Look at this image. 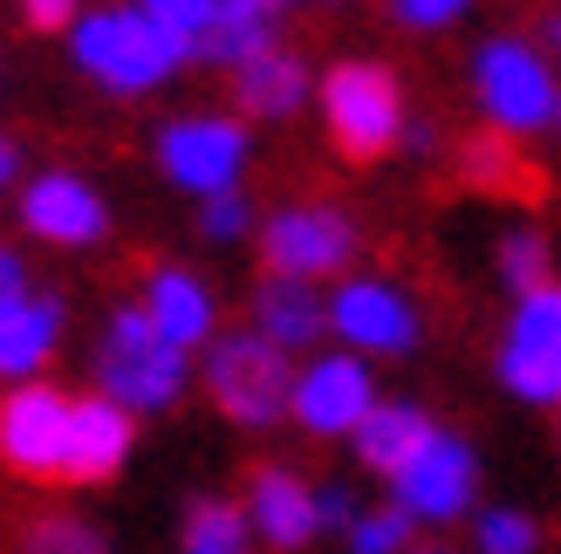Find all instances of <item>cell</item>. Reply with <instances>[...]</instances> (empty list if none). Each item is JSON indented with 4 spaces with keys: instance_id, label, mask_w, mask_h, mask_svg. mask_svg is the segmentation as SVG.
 <instances>
[{
    "instance_id": "1",
    "label": "cell",
    "mask_w": 561,
    "mask_h": 554,
    "mask_svg": "<svg viewBox=\"0 0 561 554\" xmlns=\"http://www.w3.org/2000/svg\"><path fill=\"white\" fill-rule=\"evenodd\" d=\"M185 349H172L145 322V309H117L103 322L96 343V397H110L117 411H172L185 397Z\"/></svg>"
},
{
    "instance_id": "2",
    "label": "cell",
    "mask_w": 561,
    "mask_h": 554,
    "mask_svg": "<svg viewBox=\"0 0 561 554\" xmlns=\"http://www.w3.org/2000/svg\"><path fill=\"white\" fill-rule=\"evenodd\" d=\"M199 377H206L213 411L227 425H240V431H267V425L288 418V383H295V370H288V356H280L274 343L254 336V328H227V336H213Z\"/></svg>"
},
{
    "instance_id": "3",
    "label": "cell",
    "mask_w": 561,
    "mask_h": 554,
    "mask_svg": "<svg viewBox=\"0 0 561 554\" xmlns=\"http://www.w3.org/2000/svg\"><path fill=\"white\" fill-rule=\"evenodd\" d=\"M322 124L350 164H377L404 137V82L383 62H335L322 76Z\"/></svg>"
},
{
    "instance_id": "4",
    "label": "cell",
    "mask_w": 561,
    "mask_h": 554,
    "mask_svg": "<svg viewBox=\"0 0 561 554\" xmlns=\"http://www.w3.org/2000/svg\"><path fill=\"white\" fill-rule=\"evenodd\" d=\"M390 507H398L411 528H459V520L480 513V452L459 431H432L417 459L390 480Z\"/></svg>"
},
{
    "instance_id": "5",
    "label": "cell",
    "mask_w": 561,
    "mask_h": 554,
    "mask_svg": "<svg viewBox=\"0 0 561 554\" xmlns=\"http://www.w3.org/2000/svg\"><path fill=\"white\" fill-rule=\"evenodd\" d=\"M76 62L90 69L103 90H151V82H164L179 69V42L164 35L158 21H145L137 8H110V14H90V21H76Z\"/></svg>"
},
{
    "instance_id": "6",
    "label": "cell",
    "mask_w": 561,
    "mask_h": 554,
    "mask_svg": "<svg viewBox=\"0 0 561 554\" xmlns=\"http://www.w3.org/2000/svg\"><path fill=\"white\" fill-rule=\"evenodd\" d=\"M493 377H500V391L527 411L561 404V281H541L535 295L514 301V322H507V336H500Z\"/></svg>"
},
{
    "instance_id": "7",
    "label": "cell",
    "mask_w": 561,
    "mask_h": 554,
    "mask_svg": "<svg viewBox=\"0 0 561 554\" xmlns=\"http://www.w3.org/2000/svg\"><path fill=\"white\" fill-rule=\"evenodd\" d=\"M472 82H480V103L500 137H527V130H561V82L527 42L500 35L480 48L472 62Z\"/></svg>"
},
{
    "instance_id": "8",
    "label": "cell",
    "mask_w": 561,
    "mask_h": 554,
    "mask_svg": "<svg viewBox=\"0 0 561 554\" xmlns=\"http://www.w3.org/2000/svg\"><path fill=\"white\" fill-rule=\"evenodd\" d=\"M356 219L343 206H322V199H308V206H280L267 212V227H261V261L267 274H280V281H329V274H343L356 261Z\"/></svg>"
},
{
    "instance_id": "9",
    "label": "cell",
    "mask_w": 561,
    "mask_h": 554,
    "mask_svg": "<svg viewBox=\"0 0 561 554\" xmlns=\"http://www.w3.org/2000/svg\"><path fill=\"white\" fill-rule=\"evenodd\" d=\"M329 301V328H335V343H343L350 356H411L417 336H425V315H417V301L398 288V281H383V274H350V281H335Z\"/></svg>"
},
{
    "instance_id": "10",
    "label": "cell",
    "mask_w": 561,
    "mask_h": 554,
    "mask_svg": "<svg viewBox=\"0 0 561 554\" xmlns=\"http://www.w3.org/2000/svg\"><path fill=\"white\" fill-rule=\"evenodd\" d=\"M370 411H377V377L350 349L308 356V363L295 370V383H288V418L308 438H350Z\"/></svg>"
},
{
    "instance_id": "11",
    "label": "cell",
    "mask_w": 561,
    "mask_h": 554,
    "mask_svg": "<svg viewBox=\"0 0 561 554\" xmlns=\"http://www.w3.org/2000/svg\"><path fill=\"white\" fill-rule=\"evenodd\" d=\"M69 404L55 383H14L0 391V465L21 480H62V446H69Z\"/></svg>"
},
{
    "instance_id": "12",
    "label": "cell",
    "mask_w": 561,
    "mask_h": 554,
    "mask_svg": "<svg viewBox=\"0 0 561 554\" xmlns=\"http://www.w3.org/2000/svg\"><path fill=\"white\" fill-rule=\"evenodd\" d=\"M158 172L199 192V199H219V192H240L247 172V130L233 117H179L158 130Z\"/></svg>"
},
{
    "instance_id": "13",
    "label": "cell",
    "mask_w": 561,
    "mask_h": 554,
    "mask_svg": "<svg viewBox=\"0 0 561 554\" xmlns=\"http://www.w3.org/2000/svg\"><path fill=\"white\" fill-rule=\"evenodd\" d=\"M240 513H247V528H254V547H274V554H301L322 534L316 480H301L295 465H254Z\"/></svg>"
},
{
    "instance_id": "14",
    "label": "cell",
    "mask_w": 561,
    "mask_h": 554,
    "mask_svg": "<svg viewBox=\"0 0 561 554\" xmlns=\"http://www.w3.org/2000/svg\"><path fill=\"white\" fill-rule=\"evenodd\" d=\"M21 227L48 246H96L110 233V206L90 178L76 172H42L21 192Z\"/></svg>"
},
{
    "instance_id": "15",
    "label": "cell",
    "mask_w": 561,
    "mask_h": 554,
    "mask_svg": "<svg viewBox=\"0 0 561 554\" xmlns=\"http://www.w3.org/2000/svg\"><path fill=\"white\" fill-rule=\"evenodd\" d=\"M137 446V418L117 411L110 397H76L69 404V446H62V480L69 486H103L124 473Z\"/></svg>"
},
{
    "instance_id": "16",
    "label": "cell",
    "mask_w": 561,
    "mask_h": 554,
    "mask_svg": "<svg viewBox=\"0 0 561 554\" xmlns=\"http://www.w3.org/2000/svg\"><path fill=\"white\" fill-rule=\"evenodd\" d=\"M137 309H145V322L172 349H206L219 336V301H213V288L192 267H151L145 301H137Z\"/></svg>"
},
{
    "instance_id": "17",
    "label": "cell",
    "mask_w": 561,
    "mask_h": 554,
    "mask_svg": "<svg viewBox=\"0 0 561 554\" xmlns=\"http://www.w3.org/2000/svg\"><path fill=\"white\" fill-rule=\"evenodd\" d=\"M438 425L425 418V411H417L411 397H377V411L370 418H363L356 431H350V446H356V459H363V473H377V480H398L404 465L417 459V446H425Z\"/></svg>"
},
{
    "instance_id": "18",
    "label": "cell",
    "mask_w": 561,
    "mask_h": 554,
    "mask_svg": "<svg viewBox=\"0 0 561 554\" xmlns=\"http://www.w3.org/2000/svg\"><path fill=\"white\" fill-rule=\"evenodd\" d=\"M322 328H329V301L308 281H280V274H267V281L254 288V336L274 343L280 356L322 343Z\"/></svg>"
},
{
    "instance_id": "19",
    "label": "cell",
    "mask_w": 561,
    "mask_h": 554,
    "mask_svg": "<svg viewBox=\"0 0 561 554\" xmlns=\"http://www.w3.org/2000/svg\"><path fill=\"white\" fill-rule=\"evenodd\" d=\"M62 322H69V309H62V295H27V309L0 328V383H35L42 370H48V356H55V343H62Z\"/></svg>"
},
{
    "instance_id": "20",
    "label": "cell",
    "mask_w": 561,
    "mask_h": 554,
    "mask_svg": "<svg viewBox=\"0 0 561 554\" xmlns=\"http://www.w3.org/2000/svg\"><path fill=\"white\" fill-rule=\"evenodd\" d=\"M233 96L247 117H288V109L308 96V69H301V55L295 48H254L247 62H233Z\"/></svg>"
},
{
    "instance_id": "21",
    "label": "cell",
    "mask_w": 561,
    "mask_h": 554,
    "mask_svg": "<svg viewBox=\"0 0 561 554\" xmlns=\"http://www.w3.org/2000/svg\"><path fill=\"white\" fill-rule=\"evenodd\" d=\"M274 21H280V0H219V14L192 48L213 55V62H247L254 48L274 42Z\"/></svg>"
},
{
    "instance_id": "22",
    "label": "cell",
    "mask_w": 561,
    "mask_h": 554,
    "mask_svg": "<svg viewBox=\"0 0 561 554\" xmlns=\"http://www.w3.org/2000/svg\"><path fill=\"white\" fill-rule=\"evenodd\" d=\"M179 554H254V528H247L240 500H192L179 528Z\"/></svg>"
},
{
    "instance_id": "23",
    "label": "cell",
    "mask_w": 561,
    "mask_h": 554,
    "mask_svg": "<svg viewBox=\"0 0 561 554\" xmlns=\"http://www.w3.org/2000/svg\"><path fill=\"white\" fill-rule=\"evenodd\" d=\"M472 554H541V520L527 507H480L472 513Z\"/></svg>"
},
{
    "instance_id": "24",
    "label": "cell",
    "mask_w": 561,
    "mask_h": 554,
    "mask_svg": "<svg viewBox=\"0 0 561 554\" xmlns=\"http://www.w3.org/2000/svg\"><path fill=\"white\" fill-rule=\"evenodd\" d=\"M493 267H500V281L514 288V301H520V295H535L541 281H554V274H548V240H541L535 227H514L507 240H500Z\"/></svg>"
},
{
    "instance_id": "25",
    "label": "cell",
    "mask_w": 561,
    "mask_h": 554,
    "mask_svg": "<svg viewBox=\"0 0 561 554\" xmlns=\"http://www.w3.org/2000/svg\"><path fill=\"white\" fill-rule=\"evenodd\" d=\"M343 547L350 554H411L417 541H411V520L383 500V507H356V520L343 528Z\"/></svg>"
},
{
    "instance_id": "26",
    "label": "cell",
    "mask_w": 561,
    "mask_h": 554,
    "mask_svg": "<svg viewBox=\"0 0 561 554\" xmlns=\"http://www.w3.org/2000/svg\"><path fill=\"white\" fill-rule=\"evenodd\" d=\"M21 554H110V541L82 513H48L21 534Z\"/></svg>"
},
{
    "instance_id": "27",
    "label": "cell",
    "mask_w": 561,
    "mask_h": 554,
    "mask_svg": "<svg viewBox=\"0 0 561 554\" xmlns=\"http://www.w3.org/2000/svg\"><path fill=\"white\" fill-rule=\"evenodd\" d=\"M137 14L158 21V27H164V35H172L179 48H192V42L206 35V21L219 14V0H137Z\"/></svg>"
},
{
    "instance_id": "28",
    "label": "cell",
    "mask_w": 561,
    "mask_h": 554,
    "mask_svg": "<svg viewBox=\"0 0 561 554\" xmlns=\"http://www.w3.org/2000/svg\"><path fill=\"white\" fill-rule=\"evenodd\" d=\"M466 178L472 185H520V151L500 130L472 137V145H466Z\"/></svg>"
},
{
    "instance_id": "29",
    "label": "cell",
    "mask_w": 561,
    "mask_h": 554,
    "mask_svg": "<svg viewBox=\"0 0 561 554\" xmlns=\"http://www.w3.org/2000/svg\"><path fill=\"white\" fill-rule=\"evenodd\" d=\"M247 227H254V206H247L240 192H219V199H206V206H199V233H206L213 246H233Z\"/></svg>"
},
{
    "instance_id": "30",
    "label": "cell",
    "mask_w": 561,
    "mask_h": 554,
    "mask_svg": "<svg viewBox=\"0 0 561 554\" xmlns=\"http://www.w3.org/2000/svg\"><path fill=\"white\" fill-rule=\"evenodd\" d=\"M27 295H35V281H27V261L14 254V246H0V328L27 309Z\"/></svg>"
},
{
    "instance_id": "31",
    "label": "cell",
    "mask_w": 561,
    "mask_h": 554,
    "mask_svg": "<svg viewBox=\"0 0 561 554\" xmlns=\"http://www.w3.org/2000/svg\"><path fill=\"white\" fill-rule=\"evenodd\" d=\"M453 14H466V0H398V21L411 27H445Z\"/></svg>"
},
{
    "instance_id": "32",
    "label": "cell",
    "mask_w": 561,
    "mask_h": 554,
    "mask_svg": "<svg viewBox=\"0 0 561 554\" xmlns=\"http://www.w3.org/2000/svg\"><path fill=\"white\" fill-rule=\"evenodd\" d=\"M316 513H322V534L350 528V520H356V493L350 486H316Z\"/></svg>"
},
{
    "instance_id": "33",
    "label": "cell",
    "mask_w": 561,
    "mask_h": 554,
    "mask_svg": "<svg viewBox=\"0 0 561 554\" xmlns=\"http://www.w3.org/2000/svg\"><path fill=\"white\" fill-rule=\"evenodd\" d=\"M76 14V0H27V21H35V27H62Z\"/></svg>"
},
{
    "instance_id": "34",
    "label": "cell",
    "mask_w": 561,
    "mask_h": 554,
    "mask_svg": "<svg viewBox=\"0 0 561 554\" xmlns=\"http://www.w3.org/2000/svg\"><path fill=\"white\" fill-rule=\"evenodd\" d=\"M541 42L561 55V8H548V21H541Z\"/></svg>"
},
{
    "instance_id": "35",
    "label": "cell",
    "mask_w": 561,
    "mask_h": 554,
    "mask_svg": "<svg viewBox=\"0 0 561 554\" xmlns=\"http://www.w3.org/2000/svg\"><path fill=\"white\" fill-rule=\"evenodd\" d=\"M14 178V145H0V185Z\"/></svg>"
},
{
    "instance_id": "36",
    "label": "cell",
    "mask_w": 561,
    "mask_h": 554,
    "mask_svg": "<svg viewBox=\"0 0 561 554\" xmlns=\"http://www.w3.org/2000/svg\"><path fill=\"white\" fill-rule=\"evenodd\" d=\"M411 554H453V547H445V541H432V547H411Z\"/></svg>"
}]
</instances>
